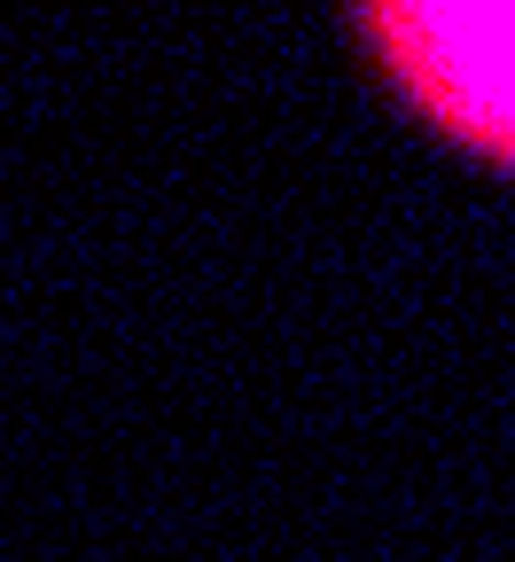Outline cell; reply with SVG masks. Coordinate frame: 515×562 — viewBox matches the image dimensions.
<instances>
[{"label":"cell","instance_id":"6da1fadb","mask_svg":"<svg viewBox=\"0 0 515 562\" xmlns=\"http://www.w3.org/2000/svg\"><path fill=\"white\" fill-rule=\"evenodd\" d=\"M383 47L446 125L515 157V9H399Z\"/></svg>","mask_w":515,"mask_h":562}]
</instances>
